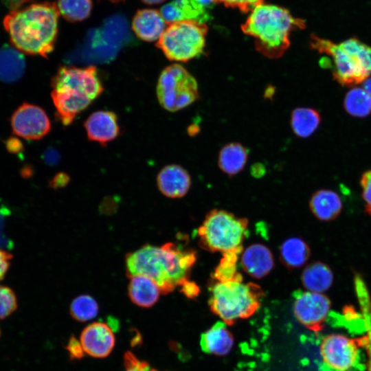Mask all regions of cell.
Instances as JSON below:
<instances>
[{"label":"cell","instance_id":"1","mask_svg":"<svg viewBox=\"0 0 371 371\" xmlns=\"http://www.w3.org/2000/svg\"><path fill=\"white\" fill-rule=\"evenodd\" d=\"M196 257L195 250L182 249L174 243L160 247L147 244L126 256V274L152 279L166 295L189 280Z\"/></svg>","mask_w":371,"mask_h":371},{"label":"cell","instance_id":"2","mask_svg":"<svg viewBox=\"0 0 371 371\" xmlns=\"http://www.w3.org/2000/svg\"><path fill=\"white\" fill-rule=\"evenodd\" d=\"M59 11L52 2L11 10L3 23L12 45L23 54L47 58L58 35Z\"/></svg>","mask_w":371,"mask_h":371},{"label":"cell","instance_id":"3","mask_svg":"<svg viewBox=\"0 0 371 371\" xmlns=\"http://www.w3.org/2000/svg\"><path fill=\"white\" fill-rule=\"evenodd\" d=\"M51 85L56 116L64 126L71 124L104 91L98 69L93 65L60 67Z\"/></svg>","mask_w":371,"mask_h":371},{"label":"cell","instance_id":"4","mask_svg":"<svg viewBox=\"0 0 371 371\" xmlns=\"http://www.w3.org/2000/svg\"><path fill=\"white\" fill-rule=\"evenodd\" d=\"M305 27V21L286 8L264 3L256 7L241 25L243 32L254 38L256 50L272 59L280 58L289 48L294 30Z\"/></svg>","mask_w":371,"mask_h":371},{"label":"cell","instance_id":"5","mask_svg":"<svg viewBox=\"0 0 371 371\" xmlns=\"http://www.w3.org/2000/svg\"><path fill=\"white\" fill-rule=\"evenodd\" d=\"M312 49L331 60H321L322 67L332 70L333 78L340 85L352 86L366 80L371 73V47L356 38L336 44L315 35L311 36Z\"/></svg>","mask_w":371,"mask_h":371},{"label":"cell","instance_id":"6","mask_svg":"<svg viewBox=\"0 0 371 371\" xmlns=\"http://www.w3.org/2000/svg\"><path fill=\"white\" fill-rule=\"evenodd\" d=\"M210 291L211 311L227 325L254 314L265 296L259 285L243 280L214 281Z\"/></svg>","mask_w":371,"mask_h":371},{"label":"cell","instance_id":"7","mask_svg":"<svg viewBox=\"0 0 371 371\" xmlns=\"http://www.w3.org/2000/svg\"><path fill=\"white\" fill-rule=\"evenodd\" d=\"M249 221L224 210L213 209L197 230L198 243L210 252L222 254L243 249Z\"/></svg>","mask_w":371,"mask_h":371},{"label":"cell","instance_id":"8","mask_svg":"<svg viewBox=\"0 0 371 371\" xmlns=\"http://www.w3.org/2000/svg\"><path fill=\"white\" fill-rule=\"evenodd\" d=\"M207 31L205 23L195 21L174 22L168 24L156 45L168 60L188 62L203 52Z\"/></svg>","mask_w":371,"mask_h":371},{"label":"cell","instance_id":"9","mask_svg":"<svg viewBox=\"0 0 371 371\" xmlns=\"http://www.w3.org/2000/svg\"><path fill=\"white\" fill-rule=\"evenodd\" d=\"M161 106L170 112L184 109L199 97L195 78L182 65L172 64L161 73L157 85Z\"/></svg>","mask_w":371,"mask_h":371},{"label":"cell","instance_id":"10","mask_svg":"<svg viewBox=\"0 0 371 371\" xmlns=\"http://www.w3.org/2000/svg\"><path fill=\"white\" fill-rule=\"evenodd\" d=\"M320 352L327 371H355L360 366V351L355 341L344 335L324 337Z\"/></svg>","mask_w":371,"mask_h":371},{"label":"cell","instance_id":"11","mask_svg":"<svg viewBox=\"0 0 371 371\" xmlns=\"http://www.w3.org/2000/svg\"><path fill=\"white\" fill-rule=\"evenodd\" d=\"M329 298L320 293L297 290L293 293V313L300 323L311 330L321 329L330 312Z\"/></svg>","mask_w":371,"mask_h":371},{"label":"cell","instance_id":"12","mask_svg":"<svg viewBox=\"0 0 371 371\" xmlns=\"http://www.w3.org/2000/svg\"><path fill=\"white\" fill-rule=\"evenodd\" d=\"M10 124L13 133L28 140L43 138L51 131V122L40 106L23 103L12 113Z\"/></svg>","mask_w":371,"mask_h":371},{"label":"cell","instance_id":"13","mask_svg":"<svg viewBox=\"0 0 371 371\" xmlns=\"http://www.w3.org/2000/svg\"><path fill=\"white\" fill-rule=\"evenodd\" d=\"M80 341L85 353L95 358H104L112 352L115 339L113 329L104 322H93L82 331Z\"/></svg>","mask_w":371,"mask_h":371},{"label":"cell","instance_id":"14","mask_svg":"<svg viewBox=\"0 0 371 371\" xmlns=\"http://www.w3.org/2000/svg\"><path fill=\"white\" fill-rule=\"evenodd\" d=\"M89 140L102 146L114 140L120 134L117 115L110 111H98L91 113L84 123Z\"/></svg>","mask_w":371,"mask_h":371},{"label":"cell","instance_id":"15","mask_svg":"<svg viewBox=\"0 0 371 371\" xmlns=\"http://www.w3.org/2000/svg\"><path fill=\"white\" fill-rule=\"evenodd\" d=\"M157 185L160 192L165 196L171 199L181 198L190 190L191 177L182 166L170 164L159 172Z\"/></svg>","mask_w":371,"mask_h":371},{"label":"cell","instance_id":"16","mask_svg":"<svg viewBox=\"0 0 371 371\" xmlns=\"http://www.w3.org/2000/svg\"><path fill=\"white\" fill-rule=\"evenodd\" d=\"M240 265L249 276L261 279L273 269L274 258L268 247L261 243H254L248 246L242 253Z\"/></svg>","mask_w":371,"mask_h":371},{"label":"cell","instance_id":"17","mask_svg":"<svg viewBox=\"0 0 371 371\" xmlns=\"http://www.w3.org/2000/svg\"><path fill=\"white\" fill-rule=\"evenodd\" d=\"M159 12L168 24L184 20L205 23L211 19L210 11L194 0H173L163 5Z\"/></svg>","mask_w":371,"mask_h":371},{"label":"cell","instance_id":"18","mask_svg":"<svg viewBox=\"0 0 371 371\" xmlns=\"http://www.w3.org/2000/svg\"><path fill=\"white\" fill-rule=\"evenodd\" d=\"M166 23L159 11L146 8L136 12L132 21V29L141 40L153 42L159 39Z\"/></svg>","mask_w":371,"mask_h":371},{"label":"cell","instance_id":"19","mask_svg":"<svg viewBox=\"0 0 371 371\" xmlns=\"http://www.w3.org/2000/svg\"><path fill=\"white\" fill-rule=\"evenodd\" d=\"M312 214L322 221H331L341 212L343 204L339 194L326 189L315 192L309 201Z\"/></svg>","mask_w":371,"mask_h":371},{"label":"cell","instance_id":"20","mask_svg":"<svg viewBox=\"0 0 371 371\" xmlns=\"http://www.w3.org/2000/svg\"><path fill=\"white\" fill-rule=\"evenodd\" d=\"M128 278V294L134 304L142 308H150L157 303L161 293L155 281L142 275H134Z\"/></svg>","mask_w":371,"mask_h":371},{"label":"cell","instance_id":"21","mask_svg":"<svg viewBox=\"0 0 371 371\" xmlns=\"http://www.w3.org/2000/svg\"><path fill=\"white\" fill-rule=\"evenodd\" d=\"M234 346V337L224 322H218L202 334L201 347L208 354L224 356Z\"/></svg>","mask_w":371,"mask_h":371},{"label":"cell","instance_id":"22","mask_svg":"<svg viewBox=\"0 0 371 371\" xmlns=\"http://www.w3.org/2000/svg\"><path fill=\"white\" fill-rule=\"evenodd\" d=\"M300 280L302 286L307 291L322 293L331 287L334 276L327 264L315 261L304 269Z\"/></svg>","mask_w":371,"mask_h":371},{"label":"cell","instance_id":"23","mask_svg":"<svg viewBox=\"0 0 371 371\" xmlns=\"http://www.w3.org/2000/svg\"><path fill=\"white\" fill-rule=\"evenodd\" d=\"M25 69V60L21 52L8 45L0 47V81L15 82L23 76Z\"/></svg>","mask_w":371,"mask_h":371},{"label":"cell","instance_id":"24","mask_svg":"<svg viewBox=\"0 0 371 371\" xmlns=\"http://www.w3.org/2000/svg\"><path fill=\"white\" fill-rule=\"evenodd\" d=\"M280 260L289 269H297L308 260L311 249L307 243L299 237H291L283 241L280 247Z\"/></svg>","mask_w":371,"mask_h":371},{"label":"cell","instance_id":"25","mask_svg":"<svg viewBox=\"0 0 371 371\" xmlns=\"http://www.w3.org/2000/svg\"><path fill=\"white\" fill-rule=\"evenodd\" d=\"M247 159V149L240 143L232 142L221 149L218 157V166L226 175L234 176L243 170Z\"/></svg>","mask_w":371,"mask_h":371},{"label":"cell","instance_id":"26","mask_svg":"<svg viewBox=\"0 0 371 371\" xmlns=\"http://www.w3.org/2000/svg\"><path fill=\"white\" fill-rule=\"evenodd\" d=\"M321 121L318 111L306 107L293 109L291 114V126L297 137H307L317 128Z\"/></svg>","mask_w":371,"mask_h":371},{"label":"cell","instance_id":"27","mask_svg":"<svg viewBox=\"0 0 371 371\" xmlns=\"http://www.w3.org/2000/svg\"><path fill=\"white\" fill-rule=\"evenodd\" d=\"M344 106L352 116L366 117L371 113V96L364 89L353 88L346 93Z\"/></svg>","mask_w":371,"mask_h":371},{"label":"cell","instance_id":"28","mask_svg":"<svg viewBox=\"0 0 371 371\" xmlns=\"http://www.w3.org/2000/svg\"><path fill=\"white\" fill-rule=\"evenodd\" d=\"M243 249L222 254L223 257L215 268L212 278L214 281L227 282L243 280V276L237 271V261Z\"/></svg>","mask_w":371,"mask_h":371},{"label":"cell","instance_id":"29","mask_svg":"<svg viewBox=\"0 0 371 371\" xmlns=\"http://www.w3.org/2000/svg\"><path fill=\"white\" fill-rule=\"evenodd\" d=\"M99 312V306L94 297L82 294L75 297L70 304L69 313L71 317L80 322H88L95 317Z\"/></svg>","mask_w":371,"mask_h":371},{"label":"cell","instance_id":"30","mask_svg":"<svg viewBox=\"0 0 371 371\" xmlns=\"http://www.w3.org/2000/svg\"><path fill=\"white\" fill-rule=\"evenodd\" d=\"M56 5L60 14L70 22L87 19L92 10L91 0H58Z\"/></svg>","mask_w":371,"mask_h":371},{"label":"cell","instance_id":"31","mask_svg":"<svg viewBox=\"0 0 371 371\" xmlns=\"http://www.w3.org/2000/svg\"><path fill=\"white\" fill-rule=\"evenodd\" d=\"M17 308L14 292L9 287L0 286V319L12 314Z\"/></svg>","mask_w":371,"mask_h":371},{"label":"cell","instance_id":"32","mask_svg":"<svg viewBox=\"0 0 371 371\" xmlns=\"http://www.w3.org/2000/svg\"><path fill=\"white\" fill-rule=\"evenodd\" d=\"M360 184L365 212L371 216V170H367L362 174Z\"/></svg>","mask_w":371,"mask_h":371},{"label":"cell","instance_id":"33","mask_svg":"<svg viewBox=\"0 0 371 371\" xmlns=\"http://www.w3.org/2000/svg\"><path fill=\"white\" fill-rule=\"evenodd\" d=\"M216 1L223 3L226 7L237 8L243 12L247 13L262 4L264 0H216Z\"/></svg>","mask_w":371,"mask_h":371},{"label":"cell","instance_id":"34","mask_svg":"<svg viewBox=\"0 0 371 371\" xmlns=\"http://www.w3.org/2000/svg\"><path fill=\"white\" fill-rule=\"evenodd\" d=\"M125 371H149L148 364L138 359L132 352H127L124 356Z\"/></svg>","mask_w":371,"mask_h":371},{"label":"cell","instance_id":"35","mask_svg":"<svg viewBox=\"0 0 371 371\" xmlns=\"http://www.w3.org/2000/svg\"><path fill=\"white\" fill-rule=\"evenodd\" d=\"M66 349L70 357L74 359H80L85 354L80 339H76L75 337H70Z\"/></svg>","mask_w":371,"mask_h":371},{"label":"cell","instance_id":"36","mask_svg":"<svg viewBox=\"0 0 371 371\" xmlns=\"http://www.w3.org/2000/svg\"><path fill=\"white\" fill-rule=\"evenodd\" d=\"M4 143L7 150L12 154H19L24 150L22 142L16 137L10 136Z\"/></svg>","mask_w":371,"mask_h":371},{"label":"cell","instance_id":"37","mask_svg":"<svg viewBox=\"0 0 371 371\" xmlns=\"http://www.w3.org/2000/svg\"><path fill=\"white\" fill-rule=\"evenodd\" d=\"M180 286L181 291L188 298H194L200 293L198 285L190 280L184 282Z\"/></svg>","mask_w":371,"mask_h":371},{"label":"cell","instance_id":"38","mask_svg":"<svg viewBox=\"0 0 371 371\" xmlns=\"http://www.w3.org/2000/svg\"><path fill=\"white\" fill-rule=\"evenodd\" d=\"M12 255L0 248V281L3 278L10 265Z\"/></svg>","mask_w":371,"mask_h":371},{"label":"cell","instance_id":"39","mask_svg":"<svg viewBox=\"0 0 371 371\" xmlns=\"http://www.w3.org/2000/svg\"><path fill=\"white\" fill-rule=\"evenodd\" d=\"M69 176L65 172L56 174L49 182L52 188L57 190L65 188L69 182Z\"/></svg>","mask_w":371,"mask_h":371},{"label":"cell","instance_id":"40","mask_svg":"<svg viewBox=\"0 0 371 371\" xmlns=\"http://www.w3.org/2000/svg\"><path fill=\"white\" fill-rule=\"evenodd\" d=\"M60 158L58 152L53 148H49L45 150L43 155L44 161L49 165L53 166L58 163Z\"/></svg>","mask_w":371,"mask_h":371},{"label":"cell","instance_id":"41","mask_svg":"<svg viewBox=\"0 0 371 371\" xmlns=\"http://www.w3.org/2000/svg\"><path fill=\"white\" fill-rule=\"evenodd\" d=\"M31 0H2L5 5L11 10L20 8L24 3Z\"/></svg>","mask_w":371,"mask_h":371},{"label":"cell","instance_id":"42","mask_svg":"<svg viewBox=\"0 0 371 371\" xmlns=\"http://www.w3.org/2000/svg\"><path fill=\"white\" fill-rule=\"evenodd\" d=\"M201 7L210 11L215 3H217L216 0H195Z\"/></svg>","mask_w":371,"mask_h":371},{"label":"cell","instance_id":"43","mask_svg":"<svg viewBox=\"0 0 371 371\" xmlns=\"http://www.w3.org/2000/svg\"><path fill=\"white\" fill-rule=\"evenodd\" d=\"M367 325H368V327H370V338L368 339V341L367 344H368V348H369V352H370V361H369V365H368V369H371V322H368Z\"/></svg>","mask_w":371,"mask_h":371},{"label":"cell","instance_id":"44","mask_svg":"<svg viewBox=\"0 0 371 371\" xmlns=\"http://www.w3.org/2000/svg\"><path fill=\"white\" fill-rule=\"evenodd\" d=\"M363 87L364 89L371 96V78H367L366 80L363 81Z\"/></svg>","mask_w":371,"mask_h":371},{"label":"cell","instance_id":"45","mask_svg":"<svg viewBox=\"0 0 371 371\" xmlns=\"http://www.w3.org/2000/svg\"><path fill=\"white\" fill-rule=\"evenodd\" d=\"M166 0H142L144 3L148 4V5H155V4H159L161 3Z\"/></svg>","mask_w":371,"mask_h":371},{"label":"cell","instance_id":"46","mask_svg":"<svg viewBox=\"0 0 371 371\" xmlns=\"http://www.w3.org/2000/svg\"><path fill=\"white\" fill-rule=\"evenodd\" d=\"M110 1L111 2H113V3H118V2L121 1H124V0H110Z\"/></svg>","mask_w":371,"mask_h":371},{"label":"cell","instance_id":"47","mask_svg":"<svg viewBox=\"0 0 371 371\" xmlns=\"http://www.w3.org/2000/svg\"><path fill=\"white\" fill-rule=\"evenodd\" d=\"M149 371H158V370H154V369H150Z\"/></svg>","mask_w":371,"mask_h":371},{"label":"cell","instance_id":"48","mask_svg":"<svg viewBox=\"0 0 371 371\" xmlns=\"http://www.w3.org/2000/svg\"><path fill=\"white\" fill-rule=\"evenodd\" d=\"M0 334H1V331H0Z\"/></svg>","mask_w":371,"mask_h":371}]
</instances>
